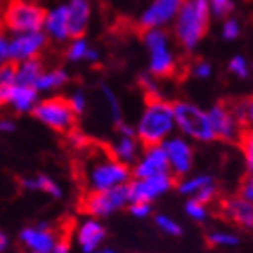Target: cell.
<instances>
[{"mask_svg": "<svg viewBox=\"0 0 253 253\" xmlns=\"http://www.w3.org/2000/svg\"><path fill=\"white\" fill-rule=\"evenodd\" d=\"M90 156L92 158H89L84 169L85 181L90 192H101L125 185L126 179L130 177L128 167L112 158L109 147H100V154L92 152Z\"/></svg>", "mask_w": 253, "mask_h": 253, "instance_id": "6da1fadb", "label": "cell"}, {"mask_svg": "<svg viewBox=\"0 0 253 253\" xmlns=\"http://www.w3.org/2000/svg\"><path fill=\"white\" fill-rule=\"evenodd\" d=\"M208 16V0H186L181 4L175 20V38L186 51H192L206 35Z\"/></svg>", "mask_w": 253, "mask_h": 253, "instance_id": "7a4b0ae2", "label": "cell"}, {"mask_svg": "<svg viewBox=\"0 0 253 253\" xmlns=\"http://www.w3.org/2000/svg\"><path fill=\"white\" fill-rule=\"evenodd\" d=\"M174 128V114L172 105L159 100L147 101V109L143 112L139 125H137V137L147 148L161 145L165 137Z\"/></svg>", "mask_w": 253, "mask_h": 253, "instance_id": "3957f363", "label": "cell"}, {"mask_svg": "<svg viewBox=\"0 0 253 253\" xmlns=\"http://www.w3.org/2000/svg\"><path fill=\"white\" fill-rule=\"evenodd\" d=\"M43 22H45V11L27 0H9L2 18V24L15 35L40 31Z\"/></svg>", "mask_w": 253, "mask_h": 253, "instance_id": "277c9868", "label": "cell"}, {"mask_svg": "<svg viewBox=\"0 0 253 253\" xmlns=\"http://www.w3.org/2000/svg\"><path fill=\"white\" fill-rule=\"evenodd\" d=\"M145 45L150 51V73L156 78H170L177 71V63L169 47V37L161 29H147L143 33Z\"/></svg>", "mask_w": 253, "mask_h": 253, "instance_id": "5b68a950", "label": "cell"}, {"mask_svg": "<svg viewBox=\"0 0 253 253\" xmlns=\"http://www.w3.org/2000/svg\"><path fill=\"white\" fill-rule=\"evenodd\" d=\"M172 114H174V123H177L179 130L185 132L186 136L195 137L199 141L215 139L208 122V114L203 109L186 101H177L172 105Z\"/></svg>", "mask_w": 253, "mask_h": 253, "instance_id": "8992f818", "label": "cell"}, {"mask_svg": "<svg viewBox=\"0 0 253 253\" xmlns=\"http://www.w3.org/2000/svg\"><path fill=\"white\" fill-rule=\"evenodd\" d=\"M35 116L56 132H71L76 128V114L73 112L67 100L60 96L43 100L35 107Z\"/></svg>", "mask_w": 253, "mask_h": 253, "instance_id": "52a82bcc", "label": "cell"}, {"mask_svg": "<svg viewBox=\"0 0 253 253\" xmlns=\"http://www.w3.org/2000/svg\"><path fill=\"white\" fill-rule=\"evenodd\" d=\"M128 203V185L114 186L111 190L89 192L80 203V210L96 217H103L112 213Z\"/></svg>", "mask_w": 253, "mask_h": 253, "instance_id": "ba28073f", "label": "cell"}, {"mask_svg": "<svg viewBox=\"0 0 253 253\" xmlns=\"http://www.w3.org/2000/svg\"><path fill=\"white\" fill-rule=\"evenodd\" d=\"M174 183L175 179L170 174L136 179L132 185H128V201L130 203H148V201L156 199L158 195L165 194L169 188H172Z\"/></svg>", "mask_w": 253, "mask_h": 253, "instance_id": "9c48e42d", "label": "cell"}, {"mask_svg": "<svg viewBox=\"0 0 253 253\" xmlns=\"http://www.w3.org/2000/svg\"><path fill=\"white\" fill-rule=\"evenodd\" d=\"M43 45H45V37L40 31L16 35L11 42H7V58H11L13 62L37 58Z\"/></svg>", "mask_w": 253, "mask_h": 253, "instance_id": "30bf717a", "label": "cell"}, {"mask_svg": "<svg viewBox=\"0 0 253 253\" xmlns=\"http://www.w3.org/2000/svg\"><path fill=\"white\" fill-rule=\"evenodd\" d=\"M183 0H154L152 5L148 7L141 16L139 26L141 29H158L159 26H165L177 15Z\"/></svg>", "mask_w": 253, "mask_h": 253, "instance_id": "8fae6325", "label": "cell"}, {"mask_svg": "<svg viewBox=\"0 0 253 253\" xmlns=\"http://www.w3.org/2000/svg\"><path fill=\"white\" fill-rule=\"evenodd\" d=\"M208 122H210L211 132L213 136L219 137V139H233L237 136V122L232 114V109H230V103L228 101H221L217 103L210 112H208Z\"/></svg>", "mask_w": 253, "mask_h": 253, "instance_id": "7c38bea8", "label": "cell"}, {"mask_svg": "<svg viewBox=\"0 0 253 253\" xmlns=\"http://www.w3.org/2000/svg\"><path fill=\"white\" fill-rule=\"evenodd\" d=\"M169 159L165 154L163 147H150L147 148V152L143 156V159L137 163L134 169V177L136 179H147V177H154V175L169 174Z\"/></svg>", "mask_w": 253, "mask_h": 253, "instance_id": "4fadbf2b", "label": "cell"}, {"mask_svg": "<svg viewBox=\"0 0 253 253\" xmlns=\"http://www.w3.org/2000/svg\"><path fill=\"white\" fill-rule=\"evenodd\" d=\"M163 150L169 159V167L174 170L177 175L186 174L192 167V159H194V152L192 147L185 139L181 137H172L163 145Z\"/></svg>", "mask_w": 253, "mask_h": 253, "instance_id": "5bb4252c", "label": "cell"}, {"mask_svg": "<svg viewBox=\"0 0 253 253\" xmlns=\"http://www.w3.org/2000/svg\"><path fill=\"white\" fill-rule=\"evenodd\" d=\"M90 16V5L87 0H73L67 5V37L82 38L87 29Z\"/></svg>", "mask_w": 253, "mask_h": 253, "instance_id": "9a60e30c", "label": "cell"}, {"mask_svg": "<svg viewBox=\"0 0 253 253\" xmlns=\"http://www.w3.org/2000/svg\"><path fill=\"white\" fill-rule=\"evenodd\" d=\"M20 241L35 253H51L56 237L45 224H40L38 228H26L20 233Z\"/></svg>", "mask_w": 253, "mask_h": 253, "instance_id": "2e32d148", "label": "cell"}, {"mask_svg": "<svg viewBox=\"0 0 253 253\" xmlns=\"http://www.w3.org/2000/svg\"><path fill=\"white\" fill-rule=\"evenodd\" d=\"M222 213L233 221L235 224H239L241 228H252L253 224V210H252V203L244 199H224L221 203Z\"/></svg>", "mask_w": 253, "mask_h": 253, "instance_id": "e0dca14e", "label": "cell"}, {"mask_svg": "<svg viewBox=\"0 0 253 253\" xmlns=\"http://www.w3.org/2000/svg\"><path fill=\"white\" fill-rule=\"evenodd\" d=\"M43 26L54 40H65L67 37V5H60L49 15H45Z\"/></svg>", "mask_w": 253, "mask_h": 253, "instance_id": "ac0fdd59", "label": "cell"}, {"mask_svg": "<svg viewBox=\"0 0 253 253\" xmlns=\"http://www.w3.org/2000/svg\"><path fill=\"white\" fill-rule=\"evenodd\" d=\"M103 237H105V230L96 221H87L78 232V241L84 252L87 253H92V250H96V246L103 241Z\"/></svg>", "mask_w": 253, "mask_h": 253, "instance_id": "d6986e66", "label": "cell"}, {"mask_svg": "<svg viewBox=\"0 0 253 253\" xmlns=\"http://www.w3.org/2000/svg\"><path fill=\"white\" fill-rule=\"evenodd\" d=\"M37 101V89L29 85H13L9 92V103H13L18 112L31 111Z\"/></svg>", "mask_w": 253, "mask_h": 253, "instance_id": "ffe728a7", "label": "cell"}, {"mask_svg": "<svg viewBox=\"0 0 253 253\" xmlns=\"http://www.w3.org/2000/svg\"><path fill=\"white\" fill-rule=\"evenodd\" d=\"M42 62L38 58L24 60L16 65V85H29L35 87V82L42 74Z\"/></svg>", "mask_w": 253, "mask_h": 253, "instance_id": "44dd1931", "label": "cell"}, {"mask_svg": "<svg viewBox=\"0 0 253 253\" xmlns=\"http://www.w3.org/2000/svg\"><path fill=\"white\" fill-rule=\"evenodd\" d=\"M13 85H16V63L5 62L0 65V105L9 103Z\"/></svg>", "mask_w": 253, "mask_h": 253, "instance_id": "7402d4cb", "label": "cell"}, {"mask_svg": "<svg viewBox=\"0 0 253 253\" xmlns=\"http://www.w3.org/2000/svg\"><path fill=\"white\" fill-rule=\"evenodd\" d=\"M109 150H111V156L116 159V161L126 165V163H132V161L136 159L137 145H136V141H134V136H123L122 139L118 141V145L109 147Z\"/></svg>", "mask_w": 253, "mask_h": 253, "instance_id": "603a6c76", "label": "cell"}, {"mask_svg": "<svg viewBox=\"0 0 253 253\" xmlns=\"http://www.w3.org/2000/svg\"><path fill=\"white\" fill-rule=\"evenodd\" d=\"M67 80H69V76L65 71H62V69H54V71L42 73L40 76H38V80L35 82V89L37 90L56 89V87H62Z\"/></svg>", "mask_w": 253, "mask_h": 253, "instance_id": "cb8c5ba5", "label": "cell"}, {"mask_svg": "<svg viewBox=\"0 0 253 253\" xmlns=\"http://www.w3.org/2000/svg\"><path fill=\"white\" fill-rule=\"evenodd\" d=\"M22 186H26L29 190H42V192L53 195V197H60L62 195V190L58 188V185L53 179L45 177V175H38L35 179H22Z\"/></svg>", "mask_w": 253, "mask_h": 253, "instance_id": "d4e9b609", "label": "cell"}, {"mask_svg": "<svg viewBox=\"0 0 253 253\" xmlns=\"http://www.w3.org/2000/svg\"><path fill=\"white\" fill-rule=\"evenodd\" d=\"M213 183L210 175H199V177H194V179L185 181V183H181L179 185V192L181 194H195V192H199L201 188H205L206 185H210Z\"/></svg>", "mask_w": 253, "mask_h": 253, "instance_id": "484cf974", "label": "cell"}, {"mask_svg": "<svg viewBox=\"0 0 253 253\" xmlns=\"http://www.w3.org/2000/svg\"><path fill=\"white\" fill-rule=\"evenodd\" d=\"M208 9L213 11L215 16H228L233 11L232 0H208Z\"/></svg>", "mask_w": 253, "mask_h": 253, "instance_id": "4316f807", "label": "cell"}, {"mask_svg": "<svg viewBox=\"0 0 253 253\" xmlns=\"http://www.w3.org/2000/svg\"><path fill=\"white\" fill-rule=\"evenodd\" d=\"M101 90H103V94H105V98H107V103H109V107H111L112 118H114L116 123L120 125V123H122V109H120V101H118V98L114 96V92H112L107 85H103Z\"/></svg>", "mask_w": 253, "mask_h": 253, "instance_id": "83f0119b", "label": "cell"}, {"mask_svg": "<svg viewBox=\"0 0 253 253\" xmlns=\"http://www.w3.org/2000/svg\"><path fill=\"white\" fill-rule=\"evenodd\" d=\"M87 51H89V47H87V43H85L84 38H76V40L71 43V47H69L67 58L73 60V62H76V60H84Z\"/></svg>", "mask_w": 253, "mask_h": 253, "instance_id": "f1b7e54d", "label": "cell"}, {"mask_svg": "<svg viewBox=\"0 0 253 253\" xmlns=\"http://www.w3.org/2000/svg\"><path fill=\"white\" fill-rule=\"evenodd\" d=\"M208 243L211 246H235L239 243V239L232 233H211V235H208Z\"/></svg>", "mask_w": 253, "mask_h": 253, "instance_id": "f546056e", "label": "cell"}, {"mask_svg": "<svg viewBox=\"0 0 253 253\" xmlns=\"http://www.w3.org/2000/svg\"><path fill=\"white\" fill-rule=\"evenodd\" d=\"M156 222H158V226L163 230V232L170 233V235H181V228L177 222H174L170 217H165V215H158L156 217Z\"/></svg>", "mask_w": 253, "mask_h": 253, "instance_id": "4dcf8cb0", "label": "cell"}, {"mask_svg": "<svg viewBox=\"0 0 253 253\" xmlns=\"http://www.w3.org/2000/svg\"><path fill=\"white\" fill-rule=\"evenodd\" d=\"M215 185L213 183H210V185H206L205 188H201L199 192H195V197L194 201H197V203H201V205H206V203H210L213 197H215Z\"/></svg>", "mask_w": 253, "mask_h": 253, "instance_id": "1f68e13d", "label": "cell"}, {"mask_svg": "<svg viewBox=\"0 0 253 253\" xmlns=\"http://www.w3.org/2000/svg\"><path fill=\"white\" fill-rule=\"evenodd\" d=\"M230 71H232L235 76L239 78H246L248 76V63L243 56H235V58L230 62Z\"/></svg>", "mask_w": 253, "mask_h": 253, "instance_id": "d6a6232c", "label": "cell"}, {"mask_svg": "<svg viewBox=\"0 0 253 253\" xmlns=\"http://www.w3.org/2000/svg\"><path fill=\"white\" fill-rule=\"evenodd\" d=\"M186 213L192 215L194 219H197V221H203L206 217V208H205V205H201V203L192 199L188 205H186Z\"/></svg>", "mask_w": 253, "mask_h": 253, "instance_id": "836d02e7", "label": "cell"}, {"mask_svg": "<svg viewBox=\"0 0 253 253\" xmlns=\"http://www.w3.org/2000/svg\"><path fill=\"white\" fill-rule=\"evenodd\" d=\"M222 37L226 40H235L239 37V24L235 20H228L222 27Z\"/></svg>", "mask_w": 253, "mask_h": 253, "instance_id": "e575fe53", "label": "cell"}, {"mask_svg": "<svg viewBox=\"0 0 253 253\" xmlns=\"http://www.w3.org/2000/svg\"><path fill=\"white\" fill-rule=\"evenodd\" d=\"M67 101H69V105H71V109H73L74 114H82V112L85 111V98H84L82 92H76V94Z\"/></svg>", "mask_w": 253, "mask_h": 253, "instance_id": "d590c367", "label": "cell"}, {"mask_svg": "<svg viewBox=\"0 0 253 253\" xmlns=\"http://www.w3.org/2000/svg\"><path fill=\"white\" fill-rule=\"evenodd\" d=\"M130 213L136 217H145L150 213V205L148 203H132L130 205Z\"/></svg>", "mask_w": 253, "mask_h": 253, "instance_id": "8d00e7d4", "label": "cell"}, {"mask_svg": "<svg viewBox=\"0 0 253 253\" xmlns=\"http://www.w3.org/2000/svg\"><path fill=\"white\" fill-rule=\"evenodd\" d=\"M252 197H253V185H252V179H244L243 181V186H241V199L248 201L252 203Z\"/></svg>", "mask_w": 253, "mask_h": 253, "instance_id": "74e56055", "label": "cell"}, {"mask_svg": "<svg viewBox=\"0 0 253 253\" xmlns=\"http://www.w3.org/2000/svg\"><path fill=\"white\" fill-rule=\"evenodd\" d=\"M192 69H194V74L197 78H206V76H210V73H211V67L206 62H199Z\"/></svg>", "mask_w": 253, "mask_h": 253, "instance_id": "f35d334b", "label": "cell"}, {"mask_svg": "<svg viewBox=\"0 0 253 253\" xmlns=\"http://www.w3.org/2000/svg\"><path fill=\"white\" fill-rule=\"evenodd\" d=\"M4 26H0V65L2 63L7 62V42H5V37H4Z\"/></svg>", "mask_w": 253, "mask_h": 253, "instance_id": "ab89813d", "label": "cell"}, {"mask_svg": "<svg viewBox=\"0 0 253 253\" xmlns=\"http://www.w3.org/2000/svg\"><path fill=\"white\" fill-rule=\"evenodd\" d=\"M51 253H69V241H67V237L56 239V243H54Z\"/></svg>", "mask_w": 253, "mask_h": 253, "instance_id": "60d3db41", "label": "cell"}, {"mask_svg": "<svg viewBox=\"0 0 253 253\" xmlns=\"http://www.w3.org/2000/svg\"><path fill=\"white\" fill-rule=\"evenodd\" d=\"M15 128V125L11 122H0V130H5V132H9Z\"/></svg>", "mask_w": 253, "mask_h": 253, "instance_id": "b9f144b4", "label": "cell"}, {"mask_svg": "<svg viewBox=\"0 0 253 253\" xmlns=\"http://www.w3.org/2000/svg\"><path fill=\"white\" fill-rule=\"evenodd\" d=\"M5 248H7V237L0 232V252H5Z\"/></svg>", "mask_w": 253, "mask_h": 253, "instance_id": "7bdbcfd3", "label": "cell"}, {"mask_svg": "<svg viewBox=\"0 0 253 253\" xmlns=\"http://www.w3.org/2000/svg\"><path fill=\"white\" fill-rule=\"evenodd\" d=\"M105 253H114V252H111V250H109V252H105Z\"/></svg>", "mask_w": 253, "mask_h": 253, "instance_id": "ee69618b", "label": "cell"}]
</instances>
